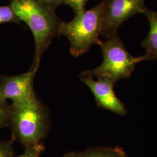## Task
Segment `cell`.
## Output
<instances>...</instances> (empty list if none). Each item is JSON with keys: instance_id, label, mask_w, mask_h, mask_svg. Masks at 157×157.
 <instances>
[{"instance_id": "6da1fadb", "label": "cell", "mask_w": 157, "mask_h": 157, "mask_svg": "<svg viewBox=\"0 0 157 157\" xmlns=\"http://www.w3.org/2000/svg\"><path fill=\"white\" fill-rule=\"evenodd\" d=\"M10 6L20 21L26 23L32 32L35 53L32 65L39 68L42 56L52 39L58 36L62 21L54 10L42 6L34 0H12Z\"/></svg>"}, {"instance_id": "7a4b0ae2", "label": "cell", "mask_w": 157, "mask_h": 157, "mask_svg": "<svg viewBox=\"0 0 157 157\" xmlns=\"http://www.w3.org/2000/svg\"><path fill=\"white\" fill-rule=\"evenodd\" d=\"M105 11V2L102 0L98 5L76 15L68 22L60 24L58 35L65 36L70 43V52L77 58L83 55L94 44L100 45Z\"/></svg>"}, {"instance_id": "3957f363", "label": "cell", "mask_w": 157, "mask_h": 157, "mask_svg": "<svg viewBox=\"0 0 157 157\" xmlns=\"http://www.w3.org/2000/svg\"><path fill=\"white\" fill-rule=\"evenodd\" d=\"M49 123L47 109L39 99L26 105H10V126L13 138L25 148L44 139Z\"/></svg>"}, {"instance_id": "277c9868", "label": "cell", "mask_w": 157, "mask_h": 157, "mask_svg": "<svg viewBox=\"0 0 157 157\" xmlns=\"http://www.w3.org/2000/svg\"><path fill=\"white\" fill-rule=\"evenodd\" d=\"M101 47L103 61L96 68L85 71L82 75L94 78L107 77L115 84L118 81L129 78L137 63L146 61L145 57L132 56L126 49L118 33L101 41Z\"/></svg>"}, {"instance_id": "5b68a950", "label": "cell", "mask_w": 157, "mask_h": 157, "mask_svg": "<svg viewBox=\"0 0 157 157\" xmlns=\"http://www.w3.org/2000/svg\"><path fill=\"white\" fill-rule=\"evenodd\" d=\"M39 67L32 66L26 72L13 76L0 75V100L24 105L38 100L34 90V78Z\"/></svg>"}, {"instance_id": "8992f818", "label": "cell", "mask_w": 157, "mask_h": 157, "mask_svg": "<svg viewBox=\"0 0 157 157\" xmlns=\"http://www.w3.org/2000/svg\"><path fill=\"white\" fill-rule=\"evenodd\" d=\"M105 11L100 36L109 38L130 17L143 14L147 7L144 0H103Z\"/></svg>"}, {"instance_id": "52a82bcc", "label": "cell", "mask_w": 157, "mask_h": 157, "mask_svg": "<svg viewBox=\"0 0 157 157\" xmlns=\"http://www.w3.org/2000/svg\"><path fill=\"white\" fill-rule=\"evenodd\" d=\"M80 80L93 93L97 105L119 115H124L128 111L124 103L116 95L113 86L115 83L107 77H98L97 80L80 75Z\"/></svg>"}, {"instance_id": "ba28073f", "label": "cell", "mask_w": 157, "mask_h": 157, "mask_svg": "<svg viewBox=\"0 0 157 157\" xmlns=\"http://www.w3.org/2000/svg\"><path fill=\"white\" fill-rule=\"evenodd\" d=\"M143 14L146 16L149 25L150 30L146 39L142 42L146 53L143 55L146 61L157 59V11L146 8Z\"/></svg>"}, {"instance_id": "9c48e42d", "label": "cell", "mask_w": 157, "mask_h": 157, "mask_svg": "<svg viewBox=\"0 0 157 157\" xmlns=\"http://www.w3.org/2000/svg\"><path fill=\"white\" fill-rule=\"evenodd\" d=\"M71 157H129L121 148L98 147L84 151L72 152Z\"/></svg>"}, {"instance_id": "30bf717a", "label": "cell", "mask_w": 157, "mask_h": 157, "mask_svg": "<svg viewBox=\"0 0 157 157\" xmlns=\"http://www.w3.org/2000/svg\"><path fill=\"white\" fill-rule=\"evenodd\" d=\"M21 22L11 6H0V25L6 23H19Z\"/></svg>"}, {"instance_id": "8fae6325", "label": "cell", "mask_w": 157, "mask_h": 157, "mask_svg": "<svg viewBox=\"0 0 157 157\" xmlns=\"http://www.w3.org/2000/svg\"><path fill=\"white\" fill-rule=\"evenodd\" d=\"M44 150L45 147L44 144L40 142L37 144L26 147L22 154L17 157H40Z\"/></svg>"}, {"instance_id": "7c38bea8", "label": "cell", "mask_w": 157, "mask_h": 157, "mask_svg": "<svg viewBox=\"0 0 157 157\" xmlns=\"http://www.w3.org/2000/svg\"><path fill=\"white\" fill-rule=\"evenodd\" d=\"M10 105L0 100V128L10 126Z\"/></svg>"}, {"instance_id": "4fadbf2b", "label": "cell", "mask_w": 157, "mask_h": 157, "mask_svg": "<svg viewBox=\"0 0 157 157\" xmlns=\"http://www.w3.org/2000/svg\"><path fill=\"white\" fill-rule=\"evenodd\" d=\"M65 5L69 6L73 10L75 15L84 12L85 6L89 0H63Z\"/></svg>"}, {"instance_id": "5bb4252c", "label": "cell", "mask_w": 157, "mask_h": 157, "mask_svg": "<svg viewBox=\"0 0 157 157\" xmlns=\"http://www.w3.org/2000/svg\"><path fill=\"white\" fill-rule=\"evenodd\" d=\"M0 157H15L11 141H0Z\"/></svg>"}, {"instance_id": "9a60e30c", "label": "cell", "mask_w": 157, "mask_h": 157, "mask_svg": "<svg viewBox=\"0 0 157 157\" xmlns=\"http://www.w3.org/2000/svg\"><path fill=\"white\" fill-rule=\"evenodd\" d=\"M42 6L55 10L61 5H65L63 0H34Z\"/></svg>"}, {"instance_id": "2e32d148", "label": "cell", "mask_w": 157, "mask_h": 157, "mask_svg": "<svg viewBox=\"0 0 157 157\" xmlns=\"http://www.w3.org/2000/svg\"><path fill=\"white\" fill-rule=\"evenodd\" d=\"M73 152H67V154H65V155H63V156L62 157H71L72 154Z\"/></svg>"}, {"instance_id": "e0dca14e", "label": "cell", "mask_w": 157, "mask_h": 157, "mask_svg": "<svg viewBox=\"0 0 157 157\" xmlns=\"http://www.w3.org/2000/svg\"><path fill=\"white\" fill-rule=\"evenodd\" d=\"M11 1H12V0H11Z\"/></svg>"}]
</instances>
